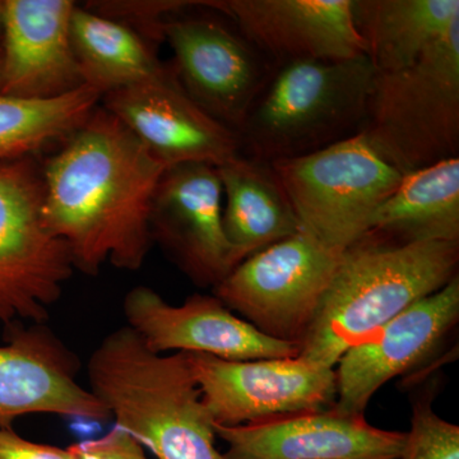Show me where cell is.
Segmentation results:
<instances>
[{
    "instance_id": "cell-23",
    "label": "cell",
    "mask_w": 459,
    "mask_h": 459,
    "mask_svg": "<svg viewBox=\"0 0 459 459\" xmlns=\"http://www.w3.org/2000/svg\"><path fill=\"white\" fill-rule=\"evenodd\" d=\"M101 101L90 87L50 100L12 98L0 93V165L33 157L50 144L63 143Z\"/></svg>"
},
{
    "instance_id": "cell-14",
    "label": "cell",
    "mask_w": 459,
    "mask_h": 459,
    "mask_svg": "<svg viewBox=\"0 0 459 459\" xmlns=\"http://www.w3.org/2000/svg\"><path fill=\"white\" fill-rule=\"evenodd\" d=\"M458 319L459 274L341 356L334 407L364 415L377 392L428 359L455 329Z\"/></svg>"
},
{
    "instance_id": "cell-7",
    "label": "cell",
    "mask_w": 459,
    "mask_h": 459,
    "mask_svg": "<svg viewBox=\"0 0 459 459\" xmlns=\"http://www.w3.org/2000/svg\"><path fill=\"white\" fill-rule=\"evenodd\" d=\"M41 168L33 157L0 165V322L45 323L74 276L65 241L42 220Z\"/></svg>"
},
{
    "instance_id": "cell-22",
    "label": "cell",
    "mask_w": 459,
    "mask_h": 459,
    "mask_svg": "<svg viewBox=\"0 0 459 459\" xmlns=\"http://www.w3.org/2000/svg\"><path fill=\"white\" fill-rule=\"evenodd\" d=\"M71 39L84 86L102 96L161 72L157 47L129 27L75 5Z\"/></svg>"
},
{
    "instance_id": "cell-10",
    "label": "cell",
    "mask_w": 459,
    "mask_h": 459,
    "mask_svg": "<svg viewBox=\"0 0 459 459\" xmlns=\"http://www.w3.org/2000/svg\"><path fill=\"white\" fill-rule=\"evenodd\" d=\"M188 355L214 427H238L336 403V370L298 356L225 360L205 353Z\"/></svg>"
},
{
    "instance_id": "cell-11",
    "label": "cell",
    "mask_w": 459,
    "mask_h": 459,
    "mask_svg": "<svg viewBox=\"0 0 459 459\" xmlns=\"http://www.w3.org/2000/svg\"><path fill=\"white\" fill-rule=\"evenodd\" d=\"M117 117L166 169L180 164L221 166L240 155L238 134L217 122L181 87L171 65L102 96Z\"/></svg>"
},
{
    "instance_id": "cell-21",
    "label": "cell",
    "mask_w": 459,
    "mask_h": 459,
    "mask_svg": "<svg viewBox=\"0 0 459 459\" xmlns=\"http://www.w3.org/2000/svg\"><path fill=\"white\" fill-rule=\"evenodd\" d=\"M353 20L374 71H397L459 22V0H353Z\"/></svg>"
},
{
    "instance_id": "cell-2",
    "label": "cell",
    "mask_w": 459,
    "mask_h": 459,
    "mask_svg": "<svg viewBox=\"0 0 459 459\" xmlns=\"http://www.w3.org/2000/svg\"><path fill=\"white\" fill-rule=\"evenodd\" d=\"M90 391L159 459H221L188 352L155 353L128 325L91 353Z\"/></svg>"
},
{
    "instance_id": "cell-9",
    "label": "cell",
    "mask_w": 459,
    "mask_h": 459,
    "mask_svg": "<svg viewBox=\"0 0 459 459\" xmlns=\"http://www.w3.org/2000/svg\"><path fill=\"white\" fill-rule=\"evenodd\" d=\"M166 20L171 68L190 98L237 133L270 81L274 65L237 25L205 0Z\"/></svg>"
},
{
    "instance_id": "cell-3",
    "label": "cell",
    "mask_w": 459,
    "mask_h": 459,
    "mask_svg": "<svg viewBox=\"0 0 459 459\" xmlns=\"http://www.w3.org/2000/svg\"><path fill=\"white\" fill-rule=\"evenodd\" d=\"M459 243L394 246L362 238L342 258L298 358L334 369L341 356L458 276Z\"/></svg>"
},
{
    "instance_id": "cell-8",
    "label": "cell",
    "mask_w": 459,
    "mask_h": 459,
    "mask_svg": "<svg viewBox=\"0 0 459 459\" xmlns=\"http://www.w3.org/2000/svg\"><path fill=\"white\" fill-rule=\"evenodd\" d=\"M342 255L300 230L238 264L213 295L264 336L300 347Z\"/></svg>"
},
{
    "instance_id": "cell-27",
    "label": "cell",
    "mask_w": 459,
    "mask_h": 459,
    "mask_svg": "<svg viewBox=\"0 0 459 459\" xmlns=\"http://www.w3.org/2000/svg\"><path fill=\"white\" fill-rule=\"evenodd\" d=\"M0 459H78L71 448L31 442L12 428H0Z\"/></svg>"
},
{
    "instance_id": "cell-4",
    "label": "cell",
    "mask_w": 459,
    "mask_h": 459,
    "mask_svg": "<svg viewBox=\"0 0 459 459\" xmlns=\"http://www.w3.org/2000/svg\"><path fill=\"white\" fill-rule=\"evenodd\" d=\"M374 75L365 56L274 66L237 132L240 155L273 164L359 134Z\"/></svg>"
},
{
    "instance_id": "cell-12",
    "label": "cell",
    "mask_w": 459,
    "mask_h": 459,
    "mask_svg": "<svg viewBox=\"0 0 459 459\" xmlns=\"http://www.w3.org/2000/svg\"><path fill=\"white\" fill-rule=\"evenodd\" d=\"M223 192L216 166L166 169L151 208L153 243L199 287H216L234 270L222 225Z\"/></svg>"
},
{
    "instance_id": "cell-18",
    "label": "cell",
    "mask_w": 459,
    "mask_h": 459,
    "mask_svg": "<svg viewBox=\"0 0 459 459\" xmlns=\"http://www.w3.org/2000/svg\"><path fill=\"white\" fill-rule=\"evenodd\" d=\"M72 0H2L0 93L50 100L82 89L71 39Z\"/></svg>"
},
{
    "instance_id": "cell-17",
    "label": "cell",
    "mask_w": 459,
    "mask_h": 459,
    "mask_svg": "<svg viewBox=\"0 0 459 459\" xmlns=\"http://www.w3.org/2000/svg\"><path fill=\"white\" fill-rule=\"evenodd\" d=\"M211 5L274 66L365 56L353 0H211Z\"/></svg>"
},
{
    "instance_id": "cell-6",
    "label": "cell",
    "mask_w": 459,
    "mask_h": 459,
    "mask_svg": "<svg viewBox=\"0 0 459 459\" xmlns=\"http://www.w3.org/2000/svg\"><path fill=\"white\" fill-rule=\"evenodd\" d=\"M271 165L300 230L338 252L361 240L377 208L403 178L377 155L361 133L309 155Z\"/></svg>"
},
{
    "instance_id": "cell-1",
    "label": "cell",
    "mask_w": 459,
    "mask_h": 459,
    "mask_svg": "<svg viewBox=\"0 0 459 459\" xmlns=\"http://www.w3.org/2000/svg\"><path fill=\"white\" fill-rule=\"evenodd\" d=\"M166 168L107 108H96L41 168L42 220L74 270L138 271L152 247L151 208Z\"/></svg>"
},
{
    "instance_id": "cell-5",
    "label": "cell",
    "mask_w": 459,
    "mask_h": 459,
    "mask_svg": "<svg viewBox=\"0 0 459 459\" xmlns=\"http://www.w3.org/2000/svg\"><path fill=\"white\" fill-rule=\"evenodd\" d=\"M360 133L403 175L459 159V22L410 65L376 72Z\"/></svg>"
},
{
    "instance_id": "cell-15",
    "label": "cell",
    "mask_w": 459,
    "mask_h": 459,
    "mask_svg": "<svg viewBox=\"0 0 459 459\" xmlns=\"http://www.w3.org/2000/svg\"><path fill=\"white\" fill-rule=\"evenodd\" d=\"M0 346V428L31 413L108 421L110 412L78 383L80 360L44 323L8 327Z\"/></svg>"
},
{
    "instance_id": "cell-20",
    "label": "cell",
    "mask_w": 459,
    "mask_h": 459,
    "mask_svg": "<svg viewBox=\"0 0 459 459\" xmlns=\"http://www.w3.org/2000/svg\"><path fill=\"white\" fill-rule=\"evenodd\" d=\"M362 238L394 246L459 243V159L404 174Z\"/></svg>"
},
{
    "instance_id": "cell-13",
    "label": "cell",
    "mask_w": 459,
    "mask_h": 459,
    "mask_svg": "<svg viewBox=\"0 0 459 459\" xmlns=\"http://www.w3.org/2000/svg\"><path fill=\"white\" fill-rule=\"evenodd\" d=\"M128 327L155 353L195 352L225 360L296 358L299 347L264 336L214 295L166 303L155 290L137 286L123 303Z\"/></svg>"
},
{
    "instance_id": "cell-24",
    "label": "cell",
    "mask_w": 459,
    "mask_h": 459,
    "mask_svg": "<svg viewBox=\"0 0 459 459\" xmlns=\"http://www.w3.org/2000/svg\"><path fill=\"white\" fill-rule=\"evenodd\" d=\"M197 3L198 0H100L86 3L84 7L129 27L159 48L165 42L166 20Z\"/></svg>"
},
{
    "instance_id": "cell-19",
    "label": "cell",
    "mask_w": 459,
    "mask_h": 459,
    "mask_svg": "<svg viewBox=\"0 0 459 459\" xmlns=\"http://www.w3.org/2000/svg\"><path fill=\"white\" fill-rule=\"evenodd\" d=\"M217 170L225 199L223 232L235 267L300 231L291 202L271 164L238 155Z\"/></svg>"
},
{
    "instance_id": "cell-28",
    "label": "cell",
    "mask_w": 459,
    "mask_h": 459,
    "mask_svg": "<svg viewBox=\"0 0 459 459\" xmlns=\"http://www.w3.org/2000/svg\"><path fill=\"white\" fill-rule=\"evenodd\" d=\"M2 39H3V27H2V0H0V62H2Z\"/></svg>"
},
{
    "instance_id": "cell-25",
    "label": "cell",
    "mask_w": 459,
    "mask_h": 459,
    "mask_svg": "<svg viewBox=\"0 0 459 459\" xmlns=\"http://www.w3.org/2000/svg\"><path fill=\"white\" fill-rule=\"evenodd\" d=\"M400 459H459V427L435 412L431 397L412 404L411 429Z\"/></svg>"
},
{
    "instance_id": "cell-26",
    "label": "cell",
    "mask_w": 459,
    "mask_h": 459,
    "mask_svg": "<svg viewBox=\"0 0 459 459\" xmlns=\"http://www.w3.org/2000/svg\"><path fill=\"white\" fill-rule=\"evenodd\" d=\"M69 448L78 459H148L143 446L117 427L100 439L86 440Z\"/></svg>"
},
{
    "instance_id": "cell-16",
    "label": "cell",
    "mask_w": 459,
    "mask_h": 459,
    "mask_svg": "<svg viewBox=\"0 0 459 459\" xmlns=\"http://www.w3.org/2000/svg\"><path fill=\"white\" fill-rule=\"evenodd\" d=\"M214 430L228 446L221 459H400L406 443L334 406Z\"/></svg>"
}]
</instances>
